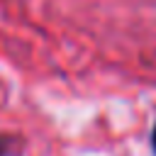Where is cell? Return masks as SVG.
Segmentation results:
<instances>
[{"label":"cell","mask_w":156,"mask_h":156,"mask_svg":"<svg viewBox=\"0 0 156 156\" xmlns=\"http://www.w3.org/2000/svg\"><path fill=\"white\" fill-rule=\"evenodd\" d=\"M5 154H7V139L0 136V156H5Z\"/></svg>","instance_id":"obj_1"},{"label":"cell","mask_w":156,"mask_h":156,"mask_svg":"<svg viewBox=\"0 0 156 156\" xmlns=\"http://www.w3.org/2000/svg\"><path fill=\"white\" fill-rule=\"evenodd\" d=\"M151 149H154V154H156V127H154V132H151Z\"/></svg>","instance_id":"obj_2"}]
</instances>
